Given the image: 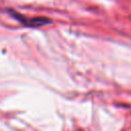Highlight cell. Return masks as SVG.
Returning a JSON list of instances; mask_svg holds the SVG:
<instances>
[{"label":"cell","mask_w":131,"mask_h":131,"mask_svg":"<svg viewBox=\"0 0 131 131\" xmlns=\"http://www.w3.org/2000/svg\"><path fill=\"white\" fill-rule=\"evenodd\" d=\"M11 15L20 24H23L26 27H30V28H37V27H41L44 26L48 23H50V20L46 17H26L23 14H19L15 11H10Z\"/></svg>","instance_id":"1"}]
</instances>
